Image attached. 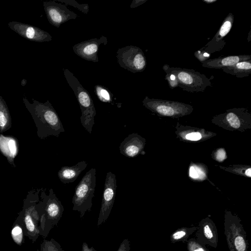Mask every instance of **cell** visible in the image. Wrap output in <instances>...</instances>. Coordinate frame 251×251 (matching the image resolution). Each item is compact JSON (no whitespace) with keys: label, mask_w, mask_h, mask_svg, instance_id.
Masks as SVG:
<instances>
[{"label":"cell","mask_w":251,"mask_h":251,"mask_svg":"<svg viewBox=\"0 0 251 251\" xmlns=\"http://www.w3.org/2000/svg\"><path fill=\"white\" fill-rule=\"evenodd\" d=\"M23 100L35 124L39 138L45 139L50 136L58 137L65 132L57 112L49 100L41 102L33 99L31 103L25 97Z\"/></svg>","instance_id":"cell-1"},{"label":"cell","mask_w":251,"mask_h":251,"mask_svg":"<svg viewBox=\"0 0 251 251\" xmlns=\"http://www.w3.org/2000/svg\"><path fill=\"white\" fill-rule=\"evenodd\" d=\"M41 201L38 202V213L40 225V234L46 238L50 229L57 226L62 217L64 208L61 201L55 195L52 189L47 195L42 190Z\"/></svg>","instance_id":"cell-2"},{"label":"cell","mask_w":251,"mask_h":251,"mask_svg":"<svg viewBox=\"0 0 251 251\" xmlns=\"http://www.w3.org/2000/svg\"><path fill=\"white\" fill-rule=\"evenodd\" d=\"M64 74L79 103L81 112L80 123L85 130L91 134L95 124L94 118L96 115L93 100L89 92L83 88L72 73L68 69H65Z\"/></svg>","instance_id":"cell-3"},{"label":"cell","mask_w":251,"mask_h":251,"mask_svg":"<svg viewBox=\"0 0 251 251\" xmlns=\"http://www.w3.org/2000/svg\"><path fill=\"white\" fill-rule=\"evenodd\" d=\"M96 186V169L86 172L75 188L72 199L73 210L78 212L82 218L87 211H90Z\"/></svg>","instance_id":"cell-4"},{"label":"cell","mask_w":251,"mask_h":251,"mask_svg":"<svg viewBox=\"0 0 251 251\" xmlns=\"http://www.w3.org/2000/svg\"><path fill=\"white\" fill-rule=\"evenodd\" d=\"M224 233L229 251H248L247 234L240 219L230 212L224 216Z\"/></svg>","instance_id":"cell-5"},{"label":"cell","mask_w":251,"mask_h":251,"mask_svg":"<svg viewBox=\"0 0 251 251\" xmlns=\"http://www.w3.org/2000/svg\"><path fill=\"white\" fill-rule=\"evenodd\" d=\"M41 189L32 190L29 191L24 201L23 210V221L27 235L34 243L40 231L38 226L39 215L37 202L39 201V194Z\"/></svg>","instance_id":"cell-6"},{"label":"cell","mask_w":251,"mask_h":251,"mask_svg":"<svg viewBox=\"0 0 251 251\" xmlns=\"http://www.w3.org/2000/svg\"><path fill=\"white\" fill-rule=\"evenodd\" d=\"M116 57L120 66L135 73L143 71L146 66V61L142 50L137 47L127 46L119 48Z\"/></svg>","instance_id":"cell-7"},{"label":"cell","mask_w":251,"mask_h":251,"mask_svg":"<svg viewBox=\"0 0 251 251\" xmlns=\"http://www.w3.org/2000/svg\"><path fill=\"white\" fill-rule=\"evenodd\" d=\"M117 180L116 175L111 172L107 173L104 184L101 206L97 222L98 226L104 223L108 218L116 197Z\"/></svg>","instance_id":"cell-8"},{"label":"cell","mask_w":251,"mask_h":251,"mask_svg":"<svg viewBox=\"0 0 251 251\" xmlns=\"http://www.w3.org/2000/svg\"><path fill=\"white\" fill-rule=\"evenodd\" d=\"M43 6L50 23L56 27L70 20H75L77 17L76 13L68 9L63 4L54 0L44 1Z\"/></svg>","instance_id":"cell-9"},{"label":"cell","mask_w":251,"mask_h":251,"mask_svg":"<svg viewBox=\"0 0 251 251\" xmlns=\"http://www.w3.org/2000/svg\"><path fill=\"white\" fill-rule=\"evenodd\" d=\"M8 26L20 36L31 41L44 42L52 40L49 33L30 25L12 21L8 24Z\"/></svg>","instance_id":"cell-10"},{"label":"cell","mask_w":251,"mask_h":251,"mask_svg":"<svg viewBox=\"0 0 251 251\" xmlns=\"http://www.w3.org/2000/svg\"><path fill=\"white\" fill-rule=\"evenodd\" d=\"M107 39L104 36L99 38L91 39L75 45L74 52L78 56L87 61L98 62V52L101 44L106 45Z\"/></svg>","instance_id":"cell-11"},{"label":"cell","mask_w":251,"mask_h":251,"mask_svg":"<svg viewBox=\"0 0 251 251\" xmlns=\"http://www.w3.org/2000/svg\"><path fill=\"white\" fill-rule=\"evenodd\" d=\"M196 239L205 245L217 248L218 230L215 224L209 217L203 218L199 222L196 231Z\"/></svg>","instance_id":"cell-12"},{"label":"cell","mask_w":251,"mask_h":251,"mask_svg":"<svg viewBox=\"0 0 251 251\" xmlns=\"http://www.w3.org/2000/svg\"><path fill=\"white\" fill-rule=\"evenodd\" d=\"M143 147L142 138L136 133L128 135L119 146L120 152L123 155L134 157L139 154Z\"/></svg>","instance_id":"cell-13"},{"label":"cell","mask_w":251,"mask_h":251,"mask_svg":"<svg viewBox=\"0 0 251 251\" xmlns=\"http://www.w3.org/2000/svg\"><path fill=\"white\" fill-rule=\"evenodd\" d=\"M87 165L85 161H82L72 166H63L58 171V177L64 184L74 182Z\"/></svg>","instance_id":"cell-14"},{"label":"cell","mask_w":251,"mask_h":251,"mask_svg":"<svg viewBox=\"0 0 251 251\" xmlns=\"http://www.w3.org/2000/svg\"><path fill=\"white\" fill-rule=\"evenodd\" d=\"M18 142L16 138L11 136H0V151L14 167V159L18 152Z\"/></svg>","instance_id":"cell-15"},{"label":"cell","mask_w":251,"mask_h":251,"mask_svg":"<svg viewBox=\"0 0 251 251\" xmlns=\"http://www.w3.org/2000/svg\"><path fill=\"white\" fill-rule=\"evenodd\" d=\"M12 126V120L8 106L0 95V133L10 129Z\"/></svg>","instance_id":"cell-16"},{"label":"cell","mask_w":251,"mask_h":251,"mask_svg":"<svg viewBox=\"0 0 251 251\" xmlns=\"http://www.w3.org/2000/svg\"><path fill=\"white\" fill-rule=\"evenodd\" d=\"M197 226L182 227L178 228L170 235V241L172 243L181 242L186 243L189 237L196 231Z\"/></svg>","instance_id":"cell-17"},{"label":"cell","mask_w":251,"mask_h":251,"mask_svg":"<svg viewBox=\"0 0 251 251\" xmlns=\"http://www.w3.org/2000/svg\"><path fill=\"white\" fill-rule=\"evenodd\" d=\"M95 92L100 101L108 103L112 101L113 95L106 87L97 85L95 86Z\"/></svg>","instance_id":"cell-18"},{"label":"cell","mask_w":251,"mask_h":251,"mask_svg":"<svg viewBox=\"0 0 251 251\" xmlns=\"http://www.w3.org/2000/svg\"><path fill=\"white\" fill-rule=\"evenodd\" d=\"M11 235L14 242L21 246L24 240V231L23 226L18 223H15L11 231Z\"/></svg>","instance_id":"cell-19"},{"label":"cell","mask_w":251,"mask_h":251,"mask_svg":"<svg viewBox=\"0 0 251 251\" xmlns=\"http://www.w3.org/2000/svg\"><path fill=\"white\" fill-rule=\"evenodd\" d=\"M40 251H65L54 239H44L41 244Z\"/></svg>","instance_id":"cell-20"},{"label":"cell","mask_w":251,"mask_h":251,"mask_svg":"<svg viewBox=\"0 0 251 251\" xmlns=\"http://www.w3.org/2000/svg\"><path fill=\"white\" fill-rule=\"evenodd\" d=\"M186 243L188 251H209L205 245L198 241L195 238L188 240Z\"/></svg>","instance_id":"cell-21"},{"label":"cell","mask_w":251,"mask_h":251,"mask_svg":"<svg viewBox=\"0 0 251 251\" xmlns=\"http://www.w3.org/2000/svg\"><path fill=\"white\" fill-rule=\"evenodd\" d=\"M57 1L74 6L84 14H87L89 12V5L87 4H79L75 0H57Z\"/></svg>","instance_id":"cell-22"},{"label":"cell","mask_w":251,"mask_h":251,"mask_svg":"<svg viewBox=\"0 0 251 251\" xmlns=\"http://www.w3.org/2000/svg\"><path fill=\"white\" fill-rule=\"evenodd\" d=\"M156 110L158 113L164 116H171L174 114V110L172 107L165 105L157 106Z\"/></svg>","instance_id":"cell-23"},{"label":"cell","mask_w":251,"mask_h":251,"mask_svg":"<svg viewBox=\"0 0 251 251\" xmlns=\"http://www.w3.org/2000/svg\"><path fill=\"white\" fill-rule=\"evenodd\" d=\"M226 119L230 125L235 128L240 127V122L237 116L233 113H229L226 116Z\"/></svg>","instance_id":"cell-24"},{"label":"cell","mask_w":251,"mask_h":251,"mask_svg":"<svg viewBox=\"0 0 251 251\" xmlns=\"http://www.w3.org/2000/svg\"><path fill=\"white\" fill-rule=\"evenodd\" d=\"M240 60V57L237 56H229L223 58L221 64L223 66H229L237 64Z\"/></svg>","instance_id":"cell-25"},{"label":"cell","mask_w":251,"mask_h":251,"mask_svg":"<svg viewBox=\"0 0 251 251\" xmlns=\"http://www.w3.org/2000/svg\"><path fill=\"white\" fill-rule=\"evenodd\" d=\"M178 78L182 82L186 84H190L193 83V79L188 73L181 72L178 74Z\"/></svg>","instance_id":"cell-26"},{"label":"cell","mask_w":251,"mask_h":251,"mask_svg":"<svg viewBox=\"0 0 251 251\" xmlns=\"http://www.w3.org/2000/svg\"><path fill=\"white\" fill-rule=\"evenodd\" d=\"M231 27V23L229 21H226L222 25L220 32L219 35L221 37H224L229 31Z\"/></svg>","instance_id":"cell-27"},{"label":"cell","mask_w":251,"mask_h":251,"mask_svg":"<svg viewBox=\"0 0 251 251\" xmlns=\"http://www.w3.org/2000/svg\"><path fill=\"white\" fill-rule=\"evenodd\" d=\"M130 243L128 239L123 240L117 251H130Z\"/></svg>","instance_id":"cell-28"},{"label":"cell","mask_w":251,"mask_h":251,"mask_svg":"<svg viewBox=\"0 0 251 251\" xmlns=\"http://www.w3.org/2000/svg\"><path fill=\"white\" fill-rule=\"evenodd\" d=\"M185 137L187 139L189 140L197 141L201 138V133L198 132H193L187 134Z\"/></svg>","instance_id":"cell-29"},{"label":"cell","mask_w":251,"mask_h":251,"mask_svg":"<svg viewBox=\"0 0 251 251\" xmlns=\"http://www.w3.org/2000/svg\"><path fill=\"white\" fill-rule=\"evenodd\" d=\"M236 67L240 70H250L251 68V63L249 62L244 61L237 63Z\"/></svg>","instance_id":"cell-30"},{"label":"cell","mask_w":251,"mask_h":251,"mask_svg":"<svg viewBox=\"0 0 251 251\" xmlns=\"http://www.w3.org/2000/svg\"><path fill=\"white\" fill-rule=\"evenodd\" d=\"M226 157V152L223 149L219 150L216 154V159L219 161H223Z\"/></svg>","instance_id":"cell-31"},{"label":"cell","mask_w":251,"mask_h":251,"mask_svg":"<svg viewBox=\"0 0 251 251\" xmlns=\"http://www.w3.org/2000/svg\"><path fill=\"white\" fill-rule=\"evenodd\" d=\"M189 175L191 177L197 178L199 176L197 170L193 166H191L190 168Z\"/></svg>","instance_id":"cell-32"},{"label":"cell","mask_w":251,"mask_h":251,"mask_svg":"<svg viewBox=\"0 0 251 251\" xmlns=\"http://www.w3.org/2000/svg\"><path fill=\"white\" fill-rule=\"evenodd\" d=\"M81 251H97L93 247H89L87 244L85 242L83 243L82 249Z\"/></svg>","instance_id":"cell-33"},{"label":"cell","mask_w":251,"mask_h":251,"mask_svg":"<svg viewBox=\"0 0 251 251\" xmlns=\"http://www.w3.org/2000/svg\"><path fill=\"white\" fill-rule=\"evenodd\" d=\"M144 1L143 0H134L132 1V3L130 4V7L133 8L134 7H137L140 4H142Z\"/></svg>","instance_id":"cell-34"},{"label":"cell","mask_w":251,"mask_h":251,"mask_svg":"<svg viewBox=\"0 0 251 251\" xmlns=\"http://www.w3.org/2000/svg\"><path fill=\"white\" fill-rule=\"evenodd\" d=\"M251 168H249L248 169H247L246 172H245V174L246 175V176H249V177H251Z\"/></svg>","instance_id":"cell-35"},{"label":"cell","mask_w":251,"mask_h":251,"mask_svg":"<svg viewBox=\"0 0 251 251\" xmlns=\"http://www.w3.org/2000/svg\"><path fill=\"white\" fill-rule=\"evenodd\" d=\"M171 78L172 80H174L175 79V76L174 75H171Z\"/></svg>","instance_id":"cell-36"},{"label":"cell","mask_w":251,"mask_h":251,"mask_svg":"<svg viewBox=\"0 0 251 251\" xmlns=\"http://www.w3.org/2000/svg\"><path fill=\"white\" fill-rule=\"evenodd\" d=\"M205 1L206 2H213L215 0H205Z\"/></svg>","instance_id":"cell-37"},{"label":"cell","mask_w":251,"mask_h":251,"mask_svg":"<svg viewBox=\"0 0 251 251\" xmlns=\"http://www.w3.org/2000/svg\"><path fill=\"white\" fill-rule=\"evenodd\" d=\"M209 55V54L207 53H204V56H208Z\"/></svg>","instance_id":"cell-38"}]
</instances>
